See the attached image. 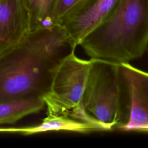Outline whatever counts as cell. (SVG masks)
<instances>
[{
	"label": "cell",
	"instance_id": "6",
	"mask_svg": "<svg viewBox=\"0 0 148 148\" xmlns=\"http://www.w3.org/2000/svg\"><path fill=\"white\" fill-rule=\"evenodd\" d=\"M120 0H82L60 21L74 44L83 39L114 9Z\"/></svg>",
	"mask_w": 148,
	"mask_h": 148
},
{
	"label": "cell",
	"instance_id": "7",
	"mask_svg": "<svg viewBox=\"0 0 148 148\" xmlns=\"http://www.w3.org/2000/svg\"><path fill=\"white\" fill-rule=\"evenodd\" d=\"M30 31L29 15L22 1L0 0V54Z\"/></svg>",
	"mask_w": 148,
	"mask_h": 148
},
{
	"label": "cell",
	"instance_id": "9",
	"mask_svg": "<svg viewBox=\"0 0 148 148\" xmlns=\"http://www.w3.org/2000/svg\"><path fill=\"white\" fill-rule=\"evenodd\" d=\"M43 98H21L0 102V125L14 123L23 117L42 109Z\"/></svg>",
	"mask_w": 148,
	"mask_h": 148
},
{
	"label": "cell",
	"instance_id": "11",
	"mask_svg": "<svg viewBox=\"0 0 148 148\" xmlns=\"http://www.w3.org/2000/svg\"><path fill=\"white\" fill-rule=\"evenodd\" d=\"M80 1L82 0H57L53 13L54 24H59L61 19Z\"/></svg>",
	"mask_w": 148,
	"mask_h": 148
},
{
	"label": "cell",
	"instance_id": "10",
	"mask_svg": "<svg viewBox=\"0 0 148 148\" xmlns=\"http://www.w3.org/2000/svg\"><path fill=\"white\" fill-rule=\"evenodd\" d=\"M21 1L29 15L31 31L56 25L53 21V13L57 0Z\"/></svg>",
	"mask_w": 148,
	"mask_h": 148
},
{
	"label": "cell",
	"instance_id": "5",
	"mask_svg": "<svg viewBox=\"0 0 148 148\" xmlns=\"http://www.w3.org/2000/svg\"><path fill=\"white\" fill-rule=\"evenodd\" d=\"M122 77L125 116L119 130L148 132V72L120 64Z\"/></svg>",
	"mask_w": 148,
	"mask_h": 148
},
{
	"label": "cell",
	"instance_id": "2",
	"mask_svg": "<svg viewBox=\"0 0 148 148\" xmlns=\"http://www.w3.org/2000/svg\"><path fill=\"white\" fill-rule=\"evenodd\" d=\"M80 45L92 59L121 64L140 58L148 46V0H120Z\"/></svg>",
	"mask_w": 148,
	"mask_h": 148
},
{
	"label": "cell",
	"instance_id": "3",
	"mask_svg": "<svg viewBox=\"0 0 148 148\" xmlns=\"http://www.w3.org/2000/svg\"><path fill=\"white\" fill-rule=\"evenodd\" d=\"M91 60V66L83 97L86 112L108 131L124 123L125 108L120 64Z\"/></svg>",
	"mask_w": 148,
	"mask_h": 148
},
{
	"label": "cell",
	"instance_id": "12",
	"mask_svg": "<svg viewBox=\"0 0 148 148\" xmlns=\"http://www.w3.org/2000/svg\"><path fill=\"white\" fill-rule=\"evenodd\" d=\"M3 1H9V0H3Z\"/></svg>",
	"mask_w": 148,
	"mask_h": 148
},
{
	"label": "cell",
	"instance_id": "1",
	"mask_svg": "<svg viewBox=\"0 0 148 148\" xmlns=\"http://www.w3.org/2000/svg\"><path fill=\"white\" fill-rule=\"evenodd\" d=\"M76 47L60 24L30 31L0 54V102L43 99L60 64Z\"/></svg>",
	"mask_w": 148,
	"mask_h": 148
},
{
	"label": "cell",
	"instance_id": "8",
	"mask_svg": "<svg viewBox=\"0 0 148 148\" xmlns=\"http://www.w3.org/2000/svg\"><path fill=\"white\" fill-rule=\"evenodd\" d=\"M52 131H67L81 133L92 131H108L103 125L91 123L68 116L47 115L42 122L35 126L22 127L21 132L24 135Z\"/></svg>",
	"mask_w": 148,
	"mask_h": 148
},
{
	"label": "cell",
	"instance_id": "4",
	"mask_svg": "<svg viewBox=\"0 0 148 148\" xmlns=\"http://www.w3.org/2000/svg\"><path fill=\"white\" fill-rule=\"evenodd\" d=\"M91 64L90 59H81L75 52L63 60L56 72L50 92L43 98L47 115L68 116L103 125L88 114L83 105Z\"/></svg>",
	"mask_w": 148,
	"mask_h": 148
}]
</instances>
